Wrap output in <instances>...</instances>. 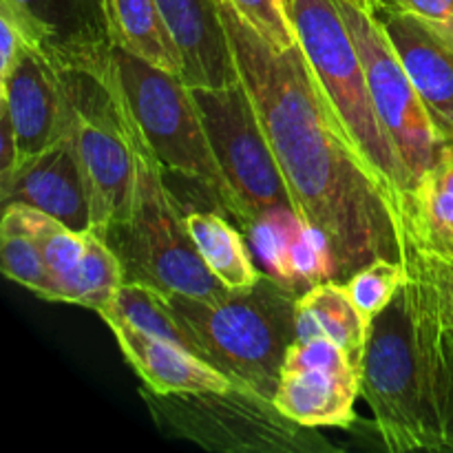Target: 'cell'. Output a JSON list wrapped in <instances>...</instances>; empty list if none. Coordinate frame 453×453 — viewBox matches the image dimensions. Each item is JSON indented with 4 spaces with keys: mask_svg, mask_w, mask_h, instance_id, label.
<instances>
[{
    "mask_svg": "<svg viewBox=\"0 0 453 453\" xmlns=\"http://www.w3.org/2000/svg\"><path fill=\"white\" fill-rule=\"evenodd\" d=\"M186 226L206 268L230 292L248 290L259 281L261 273L246 239L224 217L212 211H195L186 215Z\"/></svg>",
    "mask_w": 453,
    "mask_h": 453,
    "instance_id": "obj_22",
    "label": "cell"
},
{
    "mask_svg": "<svg viewBox=\"0 0 453 453\" xmlns=\"http://www.w3.org/2000/svg\"><path fill=\"white\" fill-rule=\"evenodd\" d=\"M190 91L202 113L217 166L233 193V217L242 228H250L270 212H296L286 177L242 78L224 87L195 84Z\"/></svg>",
    "mask_w": 453,
    "mask_h": 453,
    "instance_id": "obj_8",
    "label": "cell"
},
{
    "mask_svg": "<svg viewBox=\"0 0 453 453\" xmlns=\"http://www.w3.org/2000/svg\"><path fill=\"white\" fill-rule=\"evenodd\" d=\"M118 339L124 358L131 363L146 389L155 394L228 392L237 388L221 370L173 341L159 339L119 317H102Z\"/></svg>",
    "mask_w": 453,
    "mask_h": 453,
    "instance_id": "obj_16",
    "label": "cell"
},
{
    "mask_svg": "<svg viewBox=\"0 0 453 453\" xmlns=\"http://www.w3.org/2000/svg\"><path fill=\"white\" fill-rule=\"evenodd\" d=\"M0 106L12 118L20 164L71 133L73 109L65 69L38 44H27L0 78Z\"/></svg>",
    "mask_w": 453,
    "mask_h": 453,
    "instance_id": "obj_12",
    "label": "cell"
},
{
    "mask_svg": "<svg viewBox=\"0 0 453 453\" xmlns=\"http://www.w3.org/2000/svg\"><path fill=\"white\" fill-rule=\"evenodd\" d=\"M246 233L268 277L296 295L321 281H332L334 265L327 242L295 211L270 212Z\"/></svg>",
    "mask_w": 453,
    "mask_h": 453,
    "instance_id": "obj_17",
    "label": "cell"
},
{
    "mask_svg": "<svg viewBox=\"0 0 453 453\" xmlns=\"http://www.w3.org/2000/svg\"><path fill=\"white\" fill-rule=\"evenodd\" d=\"M217 7L296 212L330 248L332 281L372 261L405 264L401 203L354 144L301 44L277 47L228 0Z\"/></svg>",
    "mask_w": 453,
    "mask_h": 453,
    "instance_id": "obj_1",
    "label": "cell"
},
{
    "mask_svg": "<svg viewBox=\"0 0 453 453\" xmlns=\"http://www.w3.org/2000/svg\"><path fill=\"white\" fill-rule=\"evenodd\" d=\"M405 268L407 273L414 274L423 290L436 326L438 345L453 376V261L420 250L407 239Z\"/></svg>",
    "mask_w": 453,
    "mask_h": 453,
    "instance_id": "obj_23",
    "label": "cell"
},
{
    "mask_svg": "<svg viewBox=\"0 0 453 453\" xmlns=\"http://www.w3.org/2000/svg\"><path fill=\"white\" fill-rule=\"evenodd\" d=\"M389 4L407 9L411 13L427 18V20L453 25V0H385Z\"/></svg>",
    "mask_w": 453,
    "mask_h": 453,
    "instance_id": "obj_28",
    "label": "cell"
},
{
    "mask_svg": "<svg viewBox=\"0 0 453 453\" xmlns=\"http://www.w3.org/2000/svg\"><path fill=\"white\" fill-rule=\"evenodd\" d=\"M228 3L273 44L281 49L296 44L290 0H228Z\"/></svg>",
    "mask_w": 453,
    "mask_h": 453,
    "instance_id": "obj_26",
    "label": "cell"
},
{
    "mask_svg": "<svg viewBox=\"0 0 453 453\" xmlns=\"http://www.w3.org/2000/svg\"><path fill=\"white\" fill-rule=\"evenodd\" d=\"M111 47L133 53L168 73L184 75V56L157 0H104Z\"/></svg>",
    "mask_w": 453,
    "mask_h": 453,
    "instance_id": "obj_21",
    "label": "cell"
},
{
    "mask_svg": "<svg viewBox=\"0 0 453 453\" xmlns=\"http://www.w3.org/2000/svg\"><path fill=\"white\" fill-rule=\"evenodd\" d=\"M0 142H3V146H0V193H3L12 184L13 175L18 171V164H20L16 131H13L7 109H3V106H0Z\"/></svg>",
    "mask_w": 453,
    "mask_h": 453,
    "instance_id": "obj_27",
    "label": "cell"
},
{
    "mask_svg": "<svg viewBox=\"0 0 453 453\" xmlns=\"http://www.w3.org/2000/svg\"><path fill=\"white\" fill-rule=\"evenodd\" d=\"M365 66L376 115L411 177V188L434 166L442 142L434 119L403 66L374 9L357 0H334Z\"/></svg>",
    "mask_w": 453,
    "mask_h": 453,
    "instance_id": "obj_10",
    "label": "cell"
},
{
    "mask_svg": "<svg viewBox=\"0 0 453 453\" xmlns=\"http://www.w3.org/2000/svg\"><path fill=\"white\" fill-rule=\"evenodd\" d=\"M3 208V224H0L3 274L9 281L31 290L40 299L51 301V279H49L38 239L25 224L16 203H7Z\"/></svg>",
    "mask_w": 453,
    "mask_h": 453,
    "instance_id": "obj_24",
    "label": "cell"
},
{
    "mask_svg": "<svg viewBox=\"0 0 453 453\" xmlns=\"http://www.w3.org/2000/svg\"><path fill=\"white\" fill-rule=\"evenodd\" d=\"M363 363L327 339H296L288 348L274 405L303 427H352Z\"/></svg>",
    "mask_w": 453,
    "mask_h": 453,
    "instance_id": "obj_11",
    "label": "cell"
},
{
    "mask_svg": "<svg viewBox=\"0 0 453 453\" xmlns=\"http://www.w3.org/2000/svg\"><path fill=\"white\" fill-rule=\"evenodd\" d=\"M142 398L157 423L212 451H326L334 449L312 427L288 418L274 401L250 389L155 394Z\"/></svg>",
    "mask_w": 453,
    "mask_h": 453,
    "instance_id": "obj_9",
    "label": "cell"
},
{
    "mask_svg": "<svg viewBox=\"0 0 453 453\" xmlns=\"http://www.w3.org/2000/svg\"><path fill=\"white\" fill-rule=\"evenodd\" d=\"M296 292L268 274L242 292L215 301L168 296L193 352L224 372L237 388L274 401L283 358L296 341Z\"/></svg>",
    "mask_w": 453,
    "mask_h": 453,
    "instance_id": "obj_3",
    "label": "cell"
},
{
    "mask_svg": "<svg viewBox=\"0 0 453 453\" xmlns=\"http://www.w3.org/2000/svg\"><path fill=\"white\" fill-rule=\"evenodd\" d=\"M62 69H91L109 62L104 0H0Z\"/></svg>",
    "mask_w": 453,
    "mask_h": 453,
    "instance_id": "obj_14",
    "label": "cell"
},
{
    "mask_svg": "<svg viewBox=\"0 0 453 453\" xmlns=\"http://www.w3.org/2000/svg\"><path fill=\"white\" fill-rule=\"evenodd\" d=\"M135 122V119H133ZM137 190L127 224L97 233L118 255L124 283H144L164 295L215 301L228 288L206 268L190 239L186 217L164 180V166L135 124Z\"/></svg>",
    "mask_w": 453,
    "mask_h": 453,
    "instance_id": "obj_4",
    "label": "cell"
},
{
    "mask_svg": "<svg viewBox=\"0 0 453 453\" xmlns=\"http://www.w3.org/2000/svg\"><path fill=\"white\" fill-rule=\"evenodd\" d=\"M361 394L389 451H453V376L411 273L396 299L372 319Z\"/></svg>",
    "mask_w": 453,
    "mask_h": 453,
    "instance_id": "obj_2",
    "label": "cell"
},
{
    "mask_svg": "<svg viewBox=\"0 0 453 453\" xmlns=\"http://www.w3.org/2000/svg\"><path fill=\"white\" fill-rule=\"evenodd\" d=\"M0 202L3 206L29 203L78 233L93 230L91 199L73 135L69 133L40 155L22 162L12 184L0 193Z\"/></svg>",
    "mask_w": 453,
    "mask_h": 453,
    "instance_id": "obj_15",
    "label": "cell"
},
{
    "mask_svg": "<svg viewBox=\"0 0 453 453\" xmlns=\"http://www.w3.org/2000/svg\"><path fill=\"white\" fill-rule=\"evenodd\" d=\"M379 18L418 88L442 144H453V25L385 3Z\"/></svg>",
    "mask_w": 453,
    "mask_h": 453,
    "instance_id": "obj_13",
    "label": "cell"
},
{
    "mask_svg": "<svg viewBox=\"0 0 453 453\" xmlns=\"http://www.w3.org/2000/svg\"><path fill=\"white\" fill-rule=\"evenodd\" d=\"M296 42L303 49L327 100L339 113L349 137L376 175L401 203L411 190V177L385 133L370 87L361 53L334 0H290Z\"/></svg>",
    "mask_w": 453,
    "mask_h": 453,
    "instance_id": "obj_5",
    "label": "cell"
},
{
    "mask_svg": "<svg viewBox=\"0 0 453 453\" xmlns=\"http://www.w3.org/2000/svg\"><path fill=\"white\" fill-rule=\"evenodd\" d=\"M357 3H361V4H365V7H370V9H374V12H379V9L385 4V0H357Z\"/></svg>",
    "mask_w": 453,
    "mask_h": 453,
    "instance_id": "obj_29",
    "label": "cell"
},
{
    "mask_svg": "<svg viewBox=\"0 0 453 453\" xmlns=\"http://www.w3.org/2000/svg\"><path fill=\"white\" fill-rule=\"evenodd\" d=\"M109 65L142 137L164 171L195 181L221 211L234 215L233 193L217 166L188 84L115 47H111Z\"/></svg>",
    "mask_w": 453,
    "mask_h": 453,
    "instance_id": "obj_7",
    "label": "cell"
},
{
    "mask_svg": "<svg viewBox=\"0 0 453 453\" xmlns=\"http://www.w3.org/2000/svg\"><path fill=\"white\" fill-rule=\"evenodd\" d=\"M407 270L401 261H372L365 268L357 270L345 281V288L352 295L354 303L361 308L367 319H374L396 299L401 288L405 286Z\"/></svg>",
    "mask_w": 453,
    "mask_h": 453,
    "instance_id": "obj_25",
    "label": "cell"
},
{
    "mask_svg": "<svg viewBox=\"0 0 453 453\" xmlns=\"http://www.w3.org/2000/svg\"><path fill=\"white\" fill-rule=\"evenodd\" d=\"M184 56L186 84L224 87L239 82L228 34L217 0H157Z\"/></svg>",
    "mask_w": 453,
    "mask_h": 453,
    "instance_id": "obj_18",
    "label": "cell"
},
{
    "mask_svg": "<svg viewBox=\"0 0 453 453\" xmlns=\"http://www.w3.org/2000/svg\"><path fill=\"white\" fill-rule=\"evenodd\" d=\"M405 234L420 250L453 261V144H442L403 202Z\"/></svg>",
    "mask_w": 453,
    "mask_h": 453,
    "instance_id": "obj_19",
    "label": "cell"
},
{
    "mask_svg": "<svg viewBox=\"0 0 453 453\" xmlns=\"http://www.w3.org/2000/svg\"><path fill=\"white\" fill-rule=\"evenodd\" d=\"M296 339H327L363 363L372 321L354 303L345 283L321 281L296 296Z\"/></svg>",
    "mask_w": 453,
    "mask_h": 453,
    "instance_id": "obj_20",
    "label": "cell"
},
{
    "mask_svg": "<svg viewBox=\"0 0 453 453\" xmlns=\"http://www.w3.org/2000/svg\"><path fill=\"white\" fill-rule=\"evenodd\" d=\"M73 109V135L91 199L93 230L127 224L137 190L135 122L111 65L65 69Z\"/></svg>",
    "mask_w": 453,
    "mask_h": 453,
    "instance_id": "obj_6",
    "label": "cell"
}]
</instances>
